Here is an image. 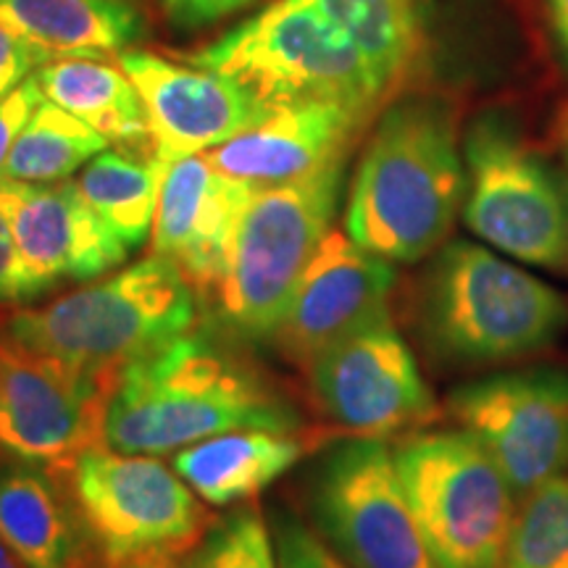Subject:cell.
Here are the masks:
<instances>
[{"label": "cell", "instance_id": "obj_1", "mask_svg": "<svg viewBox=\"0 0 568 568\" xmlns=\"http://www.w3.org/2000/svg\"><path fill=\"white\" fill-rule=\"evenodd\" d=\"M243 429L301 432V416L258 372L187 332L119 374L103 443L130 456H163Z\"/></svg>", "mask_w": 568, "mask_h": 568}, {"label": "cell", "instance_id": "obj_2", "mask_svg": "<svg viewBox=\"0 0 568 568\" xmlns=\"http://www.w3.org/2000/svg\"><path fill=\"white\" fill-rule=\"evenodd\" d=\"M466 195L456 119L445 103L408 98L382 113L355 169L345 232L389 264L435 253Z\"/></svg>", "mask_w": 568, "mask_h": 568}, {"label": "cell", "instance_id": "obj_3", "mask_svg": "<svg viewBox=\"0 0 568 568\" xmlns=\"http://www.w3.org/2000/svg\"><path fill=\"white\" fill-rule=\"evenodd\" d=\"M195 318L193 284L172 261L151 255L59 301L9 314L0 329L111 395L126 366L193 332Z\"/></svg>", "mask_w": 568, "mask_h": 568}, {"label": "cell", "instance_id": "obj_4", "mask_svg": "<svg viewBox=\"0 0 568 568\" xmlns=\"http://www.w3.org/2000/svg\"><path fill=\"white\" fill-rule=\"evenodd\" d=\"M418 326L447 366L479 368L542 353L568 326V303L548 282L493 247L447 243L418 293Z\"/></svg>", "mask_w": 568, "mask_h": 568}, {"label": "cell", "instance_id": "obj_5", "mask_svg": "<svg viewBox=\"0 0 568 568\" xmlns=\"http://www.w3.org/2000/svg\"><path fill=\"white\" fill-rule=\"evenodd\" d=\"M193 63L230 77L264 109L335 103L368 119L387 98L351 34L311 0H276Z\"/></svg>", "mask_w": 568, "mask_h": 568}, {"label": "cell", "instance_id": "obj_6", "mask_svg": "<svg viewBox=\"0 0 568 568\" xmlns=\"http://www.w3.org/2000/svg\"><path fill=\"white\" fill-rule=\"evenodd\" d=\"M345 155L297 180L255 187L240 222L219 316L243 339H272L311 255L332 230Z\"/></svg>", "mask_w": 568, "mask_h": 568}, {"label": "cell", "instance_id": "obj_7", "mask_svg": "<svg viewBox=\"0 0 568 568\" xmlns=\"http://www.w3.org/2000/svg\"><path fill=\"white\" fill-rule=\"evenodd\" d=\"M395 468L439 568H503L516 493L468 432H422L395 445Z\"/></svg>", "mask_w": 568, "mask_h": 568}, {"label": "cell", "instance_id": "obj_8", "mask_svg": "<svg viewBox=\"0 0 568 568\" xmlns=\"http://www.w3.org/2000/svg\"><path fill=\"white\" fill-rule=\"evenodd\" d=\"M464 222L481 243L539 272H568V180L503 116L464 140Z\"/></svg>", "mask_w": 568, "mask_h": 568}, {"label": "cell", "instance_id": "obj_9", "mask_svg": "<svg viewBox=\"0 0 568 568\" xmlns=\"http://www.w3.org/2000/svg\"><path fill=\"white\" fill-rule=\"evenodd\" d=\"M55 474L105 568L159 552L180 558L209 529L197 495L155 458L101 445Z\"/></svg>", "mask_w": 568, "mask_h": 568}, {"label": "cell", "instance_id": "obj_10", "mask_svg": "<svg viewBox=\"0 0 568 568\" xmlns=\"http://www.w3.org/2000/svg\"><path fill=\"white\" fill-rule=\"evenodd\" d=\"M311 514L351 568H439L385 439L332 447L311 477Z\"/></svg>", "mask_w": 568, "mask_h": 568}, {"label": "cell", "instance_id": "obj_11", "mask_svg": "<svg viewBox=\"0 0 568 568\" xmlns=\"http://www.w3.org/2000/svg\"><path fill=\"white\" fill-rule=\"evenodd\" d=\"M447 414L489 453L516 495L568 468V374L524 368L453 389Z\"/></svg>", "mask_w": 568, "mask_h": 568}, {"label": "cell", "instance_id": "obj_12", "mask_svg": "<svg viewBox=\"0 0 568 568\" xmlns=\"http://www.w3.org/2000/svg\"><path fill=\"white\" fill-rule=\"evenodd\" d=\"M318 408L351 437L387 439L437 418V403L389 311L308 366Z\"/></svg>", "mask_w": 568, "mask_h": 568}, {"label": "cell", "instance_id": "obj_13", "mask_svg": "<svg viewBox=\"0 0 568 568\" xmlns=\"http://www.w3.org/2000/svg\"><path fill=\"white\" fill-rule=\"evenodd\" d=\"M109 389L21 347L0 329V466L67 468L101 447Z\"/></svg>", "mask_w": 568, "mask_h": 568}, {"label": "cell", "instance_id": "obj_14", "mask_svg": "<svg viewBox=\"0 0 568 568\" xmlns=\"http://www.w3.org/2000/svg\"><path fill=\"white\" fill-rule=\"evenodd\" d=\"M116 61L145 105L153 159L161 166L224 145L268 111L230 77L197 63L184 67L145 51H124Z\"/></svg>", "mask_w": 568, "mask_h": 568}, {"label": "cell", "instance_id": "obj_15", "mask_svg": "<svg viewBox=\"0 0 568 568\" xmlns=\"http://www.w3.org/2000/svg\"><path fill=\"white\" fill-rule=\"evenodd\" d=\"M395 264L329 230L311 255L272 343L290 364L308 368L339 339L385 314Z\"/></svg>", "mask_w": 568, "mask_h": 568}, {"label": "cell", "instance_id": "obj_16", "mask_svg": "<svg viewBox=\"0 0 568 568\" xmlns=\"http://www.w3.org/2000/svg\"><path fill=\"white\" fill-rule=\"evenodd\" d=\"M0 201L9 209L32 297L67 280H98L130 258V245L84 201L77 182L0 176Z\"/></svg>", "mask_w": 568, "mask_h": 568}, {"label": "cell", "instance_id": "obj_17", "mask_svg": "<svg viewBox=\"0 0 568 568\" xmlns=\"http://www.w3.org/2000/svg\"><path fill=\"white\" fill-rule=\"evenodd\" d=\"M253 193V184L222 174L203 153L163 166L153 255L172 261L197 293H216Z\"/></svg>", "mask_w": 568, "mask_h": 568}, {"label": "cell", "instance_id": "obj_18", "mask_svg": "<svg viewBox=\"0 0 568 568\" xmlns=\"http://www.w3.org/2000/svg\"><path fill=\"white\" fill-rule=\"evenodd\" d=\"M364 116L335 103H295L268 109L251 130L203 153L213 169L253 187H272L305 176L347 148Z\"/></svg>", "mask_w": 568, "mask_h": 568}, {"label": "cell", "instance_id": "obj_19", "mask_svg": "<svg viewBox=\"0 0 568 568\" xmlns=\"http://www.w3.org/2000/svg\"><path fill=\"white\" fill-rule=\"evenodd\" d=\"M0 539L27 568H105L61 477L38 464L0 466Z\"/></svg>", "mask_w": 568, "mask_h": 568}, {"label": "cell", "instance_id": "obj_20", "mask_svg": "<svg viewBox=\"0 0 568 568\" xmlns=\"http://www.w3.org/2000/svg\"><path fill=\"white\" fill-rule=\"evenodd\" d=\"M0 27L45 61L119 55L145 34L130 0H0Z\"/></svg>", "mask_w": 568, "mask_h": 568}, {"label": "cell", "instance_id": "obj_21", "mask_svg": "<svg viewBox=\"0 0 568 568\" xmlns=\"http://www.w3.org/2000/svg\"><path fill=\"white\" fill-rule=\"evenodd\" d=\"M311 445L314 443L297 432H226L182 447L174 456V471L201 500L224 508L266 489L287 474Z\"/></svg>", "mask_w": 568, "mask_h": 568}, {"label": "cell", "instance_id": "obj_22", "mask_svg": "<svg viewBox=\"0 0 568 568\" xmlns=\"http://www.w3.org/2000/svg\"><path fill=\"white\" fill-rule=\"evenodd\" d=\"M48 101L130 153L153 155L151 126L122 67L101 59H55L34 71Z\"/></svg>", "mask_w": 568, "mask_h": 568}, {"label": "cell", "instance_id": "obj_23", "mask_svg": "<svg viewBox=\"0 0 568 568\" xmlns=\"http://www.w3.org/2000/svg\"><path fill=\"white\" fill-rule=\"evenodd\" d=\"M351 34L389 92L424 51V0H311Z\"/></svg>", "mask_w": 568, "mask_h": 568}, {"label": "cell", "instance_id": "obj_24", "mask_svg": "<svg viewBox=\"0 0 568 568\" xmlns=\"http://www.w3.org/2000/svg\"><path fill=\"white\" fill-rule=\"evenodd\" d=\"M163 166L153 155L103 151L82 169L77 187L119 237L140 247L151 237Z\"/></svg>", "mask_w": 568, "mask_h": 568}, {"label": "cell", "instance_id": "obj_25", "mask_svg": "<svg viewBox=\"0 0 568 568\" xmlns=\"http://www.w3.org/2000/svg\"><path fill=\"white\" fill-rule=\"evenodd\" d=\"M109 145L111 142L103 134L90 130L88 124L45 98L21 130L6 161L3 176L32 184L63 182L77 169L88 166Z\"/></svg>", "mask_w": 568, "mask_h": 568}, {"label": "cell", "instance_id": "obj_26", "mask_svg": "<svg viewBox=\"0 0 568 568\" xmlns=\"http://www.w3.org/2000/svg\"><path fill=\"white\" fill-rule=\"evenodd\" d=\"M503 568H568V477L521 495Z\"/></svg>", "mask_w": 568, "mask_h": 568}, {"label": "cell", "instance_id": "obj_27", "mask_svg": "<svg viewBox=\"0 0 568 568\" xmlns=\"http://www.w3.org/2000/svg\"><path fill=\"white\" fill-rule=\"evenodd\" d=\"M182 568H276L272 527L255 503H245L213 521L180 556Z\"/></svg>", "mask_w": 568, "mask_h": 568}, {"label": "cell", "instance_id": "obj_28", "mask_svg": "<svg viewBox=\"0 0 568 568\" xmlns=\"http://www.w3.org/2000/svg\"><path fill=\"white\" fill-rule=\"evenodd\" d=\"M272 537L276 568H351L322 535L287 510H274Z\"/></svg>", "mask_w": 568, "mask_h": 568}, {"label": "cell", "instance_id": "obj_29", "mask_svg": "<svg viewBox=\"0 0 568 568\" xmlns=\"http://www.w3.org/2000/svg\"><path fill=\"white\" fill-rule=\"evenodd\" d=\"M42 101H45V95L40 90L38 74L27 77L17 90L0 101V176H3L6 161H9L21 130H24Z\"/></svg>", "mask_w": 568, "mask_h": 568}, {"label": "cell", "instance_id": "obj_30", "mask_svg": "<svg viewBox=\"0 0 568 568\" xmlns=\"http://www.w3.org/2000/svg\"><path fill=\"white\" fill-rule=\"evenodd\" d=\"M45 61V55L34 51L27 40L0 27V101L19 88L27 77H32Z\"/></svg>", "mask_w": 568, "mask_h": 568}, {"label": "cell", "instance_id": "obj_31", "mask_svg": "<svg viewBox=\"0 0 568 568\" xmlns=\"http://www.w3.org/2000/svg\"><path fill=\"white\" fill-rule=\"evenodd\" d=\"M0 301L3 303H24L32 301L30 287H27L24 266L17 245V234L3 201H0Z\"/></svg>", "mask_w": 568, "mask_h": 568}, {"label": "cell", "instance_id": "obj_32", "mask_svg": "<svg viewBox=\"0 0 568 568\" xmlns=\"http://www.w3.org/2000/svg\"><path fill=\"white\" fill-rule=\"evenodd\" d=\"M166 17L180 27H205L243 11L255 0H159Z\"/></svg>", "mask_w": 568, "mask_h": 568}, {"label": "cell", "instance_id": "obj_33", "mask_svg": "<svg viewBox=\"0 0 568 568\" xmlns=\"http://www.w3.org/2000/svg\"><path fill=\"white\" fill-rule=\"evenodd\" d=\"M548 17L552 34H556L560 51L568 61V0H548Z\"/></svg>", "mask_w": 568, "mask_h": 568}, {"label": "cell", "instance_id": "obj_34", "mask_svg": "<svg viewBox=\"0 0 568 568\" xmlns=\"http://www.w3.org/2000/svg\"><path fill=\"white\" fill-rule=\"evenodd\" d=\"M116 568H182L180 560L176 556H140V558H132L126 560V564L116 566Z\"/></svg>", "mask_w": 568, "mask_h": 568}, {"label": "cell", "instance_id": "obj_35", "mask_svg": "<svg viewBox=\"0 0 568 568\" xmlns=\"http://www.w3.org/2000/svg\"><path fill=\"white\" fill-rule=\"evenodd\" d=\"M0 568H27L17 556H13V552L9 550V545H6L3 539H0Z\"/></svg>", "mask_w": 568, "mask_h": 568}, {"label": "cell", "instance_id": "obj_36", "mask_svg": "<svg viewBox=\"0 0 568 568\" xmlns=\"http://www.w3.org/2000/svg\"><path fill=\"white\" fill-rule=\"evenodd\" d=\"M558 134H560V145H564V155H566V161H568V109L564 111V116H560Z\"/></svg>", "mask_w": 568, "mask_h": 568}]
</instances>
